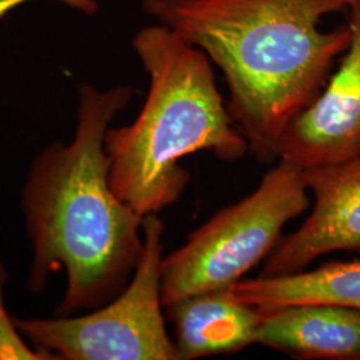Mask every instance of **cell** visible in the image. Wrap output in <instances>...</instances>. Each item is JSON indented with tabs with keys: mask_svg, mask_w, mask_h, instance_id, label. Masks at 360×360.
I'll use <instances>...</instances> for the list:
<instances>
[{
	"mask_svg": "<svg viewBox=\"0 0 360 360\" xmlns=\"http://www.w3.org/2000/svg\"><path fill=\"white\" fill-rule=\"evenodd\" d=\"M26 1L28 0H0V18H3L6 13H10L15 7ZM59 1L86 13H94L98 8L95 0H59Z\"/></svg>",
	"mask_w": 360,
	"mask_h": 360,
	"instance_id": "7c38bea8",
	"label": "cell"
},
{
	"mask_svg": "<svg viewBox=\"0 0 360 360\" xmlns=\"http://www.w3.org/2000/svg\"><path fill=\"white\" fill-rule=\"evenodd\" d=\"M351 41L312 103L290 122L276 156L303 171L360 158V8H349Z\"/></svg>",
	"mask_w": 360,
	"mask_h": 360,
	"instance_id": "8992f818",
	"label": "cell"
},
{
	"mask_svg": "<svg viewBox=\"0 0 360 360\" xmlns=\"http://www.w3.org/2000/svg\"><path fill=\"white\" fill-rule=\"evenodd\" d=\"M179 360L226 355L257 345L262 309L231 288L188 296L165 306Z\"/></svg>",
	"mask_w": 360,
	"mask_h": 360,
	"instance_id": "9c48e42d",
	"label": "cell"
},
{
	"mask_svg": "<svg viewBox=\"0 0 360 360\" xmlns=\"http://www.w3.org/2000/svg\"><path fill=\"white\" fill-rule=\"evenodd\" d=\"M165 223L143 221V245L124 290L98 309L70 316L13 319L46 360H179L162 312Z\"/></svg>",
	"mask_w": 360,
	"mask_h": 360,
	"instance_id": "5b68a950",
	"label": "cell"
},
{
	"mask_svg": "<svg viewBox=\"0 0 360 360\" xmlns=\"http://www.w3.org/2000/svg\"><path fill=\"white\" fill-rule=\"evenodd\" d=\"M309 205L303 169L278 160L254 193L220 210L184 245L163 257V304L231 288L269 257L282 240L284 226L303 214Z\"/></svg>",
	"mask_w": 360,
	"mask_h": 360,
	"instance_id": "277c9868",
	"label": "cell"
},
{
	"mask_svg": "<svg viewBox=\"0 0 360 360\" xmlns=\"http://www.w3.org/2000/svg\"><path fill=\"white\" fill-rule=\"evenodd\" d=\"M343 0H144V10L206 53L230 91L229 111L262 162L278 160L285 127L312 103L351 41L319 28Z\"/></svg>",
	"mask_w": 360,
	"mask_h": 360,
	"instance_id": "7a4b0ae2",
	"label": "cell"
},
{
	"mask_svg": "<svg viewBox=\"0 0 360 360\" xmlns=\"http://www.w3.org/2000/svg\"><path fill=\"white\" fill-rule=\"evenodd\" d=\"M134 50L150 77L136 119L107 129L114 193L139 215H159L184 193L190 174L183 158L208 151L235 162L250 150L219 91L211 60L165 25L141 30Z\"/></svg>",
	"mask_w": 360,
	"mask_h": 360,
	"instance_id": "3957f363",
	"label": "cell"
},
{
	"mask_svg": "<svg viewBox=\"0 0 360 360\" xmlns=\"http://www.w3.org/2000/svg\"><path fill=\"white\" fill-rule=\"evenodd\" d=\"M345 1V4L347 6L348 10L349 8H360V0H343Z\"/></svg>",
	"mask_w": 360,
	"mask_h": 360,
	"instance_id": "4fadbf2b",
	"label": "cell"
},
{
	"mask_svg": "<svg viewBox=\"0 0 360 360\" xmlns=\"http://www.w3.org/2000/svg\"><path fill=\"white\" fill-rule=\"evenodd\" d=\"M131 98L129 86H82L72 141L46 147L27 175L22 206L32 247L28 290L41 292L53 272L65 270L59 316L98 309L119 295L142 251L144 218L114 193L104 146L111 122Z\"/></svg>",
	"mask_w": 360,
	"mask_h": 360,
	"instance_id": "6da1fadb",
	"label": "cell"
},
{
	"mask_svg": "<svg viewBox=\"0 0 360 360\" xmlns=\"http://www.w3.org/2000/svg\"><path fill=\"white\" fill-rule=\"evenodd\" d=\"M7 272L0 263V360H46L18 331L15 321L4 306V284Z\"/></svg>",
	"mask_w": 360,
	"mask_h": 360,
	"instance_id": "8fae6325",
	"label": "cell"
},
{
	"mask_svg": "<svg viewBox=\"0 0 360 360\" xmlns=\"http://www.w3.org/2000/svg\"><path fill=\"white\" fill-rule=\"evenodd\" d=\"M231 290L255 306L328 303L360 309V260L327 262L314 270L242 279Z\"/></svg>",
	"mask_w": 360,
	"mask_h": 360,
	"instance_id": "30bf717a",
	"label": "cell"
},
{
	"mask_svg": "<svg viewBox=\"0 0 360 360\" xmlns=\"http://www.w3.org/2000/svg\"><path fill=\"white\" fill-rule=\"evenodd\" d=\"M314 207L309 218L271 252L259 276H282L307 270L318 257L360 252V158L306 169Z\"/></svg>",
	"mask_w": 360,
	"mask_h": 360,
	"instance_id": "52a82bcc",
	"label": "cell"
},
{
	"mask_svg": "<svg viewBox=\"0 0 360 360\" xmlns=\"http://www.w3.org/2000/svg\"><path fill=\"white\" fill-rule=\"evenodd\" d=\"M259 307L257 345L297 359L360 360V309L328 303Z\"/></svg>",
	"mask_w": 360,
	"mask_h": 360,
	"instance_id": "ba28073f",
	"label": "cell"
}]
</instances>
